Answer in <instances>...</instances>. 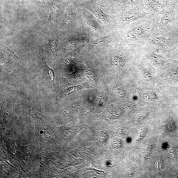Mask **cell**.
Here are the masks:
<instances>
[{
	"label": "cell",
	"instance_id": "6da1fadb",
	"mask_svg": "<svg viewBox=\"0 0 178 178\" xmlns=\"http://www.w3.org/2000/svg\"><path fill=\"white\" fill-rule=\"evenodd\" d=\"M29 114L35 122L36 131L40 137L45 140L52 139V129L50 127L49 118L39 114L33 109H29Z\"/></svg>",
	"mask_w": 178,
	"mask_h": 178
},
{
	"label": "cell",
	"instance_id": "7a4b0ae2",
	"mask_svg": "<svg viewBox=\"0 0 178 178\" xmlns=\"http://www.w3.org/2000/svg\"><path fill=\"white\" fill-rule=\"evenodd\" d=\"M19 93V91L18 90H9L4 95L1 107L2 117L4 121L16 119L14 107Z\"/></svg>",
	"mask_w": 178,
	"mask_h": 178
},
{
	"label": "cell",
	"instance_id": "3957f363",
	"mask_svg": "<svg viewBox=\"0 0 178 178\" xmlns=\"http://www.w3.org/2000/svg\"><path fill=\"white\" fill-rule=\"evenodd\" d=\"M18 57L8 48L1 44V62L3 69L8 73L14 70L17 63Z\"/></svg>",
	"mask_w": 178,
	"mask_h": 178
},
{
	"label": "cell",
	"instance_id": "277c9868",
	"mask_svg": "<svg viewBox=\"0 0 178 178\" xmlns=\"http://www.w3.org/2000/svg\"><path fill=\"white\" fill-rule=\"evenodd\" d=\"M91 87V84L87 83H84L81 84L75 85V86L64 89V90L60 91L58 94L57 96V101H60L67 96L75 91L84 89L90 88Z\"/></svg>",
	"mask_w": 178,
	"mask_h": 178
},
{
	"label": "cell",
	"instance_id": "5b68a950",
	"mask_svg": "<svg viewBox=\"0 0 178 178\" xmlns=\"http://www.w3.org/2000/svg\"><path fill=\"white\" fill-rule=\"evenodd\" d=\"M58 8L56 6L52 4L51 6V12L49 19L48 21V22L47 25L44 29L43 33L44 35H50L53 29L56 14Z\"/></svg>",
	"mask_w": 178,
	"mask_h": 178
},
{
	"label": "cell",
	"instance_id": "8992f818",
	"mask_svg": "<svg viewBox=\"0 0 178 178\" xmlns=\"http://www.w3.org/2000/svg\"><path fill=\"white\" fill-rule=\"evenodd\" d=\"M41 60V63L42 66L45 71L47 77L48 78L49 81L53 85H55V76L54 70L48 66L45 61L43 60V59Z\"/></svg>",
	"mask_w": 178,
	"mask_h": 178
},
{
	"label": "cell",
	"instance_id": "52a82bcc",
	"mask_svg": "<svg viewBox=\"0 0 178 178\" xmlns=\"http://www.w3.org/2000/svg\"><path fill=\"white\" fill-rule=\"evenodd\" d=\"M150 42L153 45L160 47L167 46L169 44L168 40L162 36L154 37L150 40Z\"/></svg>",
	"mask_w": 178,
	"mask_h": 178
},
{
	"label": "cell",
	"instance_id": "ba28073f",
	"mask_svg": "<svg viewBox=\"0 0 178 178\" xmlns=\"http://www.w3.org/2000/svg\"><path fill=\"white\" fill-rule=\"evenodd\" d=\"M91 11L99 20L103 21H107L108 20V16L103 12L101 10L98 8L91 9Z\"/></svg>",
	"mask_w": 178,
	"mask_h": 178
},
{
	"label": "cell",
	"instance_id": "9c48e42d",
	"mask_svg": "<svg viewBox=\"0 0 178 178\" xmlns=\"http://www.w3.org/2000/svg\"><path fill=\"white\" fill-rule=\"evenodd\" d=\"M173 18V14L170 12L166 13L162 17L160 21L161 26L166 25L171 21Z\"/></svg>",
	"mask_w": 178,
	"mask_h": 178
},
{
	"label": "cell",
	"instance_id": "30bf717a",
	"mask_svg": "<svg viewBox=\"0 0 178 178\" xmlns=\"http://www.w3.org/2000/svg\"><path fill=\"white\" fill-rule=\"evenodd\" d=\"M150 57L154 62L156 63H160L164 62V58L156 54H152L150 55Z\"/></svg>",
	"mask_w": 178,
	"mask_h": 178
},
{
	"label": "cell",
	"instance_id": "8fae6325",
	"mask_svg": "<svg viewBox=\"0 0 178 178\" xmlns=\"http://www.w3.org/2000/svg\"><path fill=\"white\" fill-rule=\"evenodd\" d=\"M140 36L131 31V30L126 35L127 38L131 41H134L138 40Z\"/></svg>",
	"mask_w": 178,
	"mask_h": 178
},
{
	"label": "cell",
	"instance_id": "7c38bea8",
	"mask_svg": "<svg viewBox=\"0 0 178 178\" xmlns=\"http://www.w3.org/2000/svg\"><path fill=\"white\" fill-rule=\"evenodd\" d=\"M106 40L105 38H101L95 41L93 43L94 46L96 48L101 47L105 45Z\"/></svg>",
	"mask_w": 178,
	"mask_h": 178
},
{
	"label": "cell",
	"instance_id": "4fadbf2b",
	"mask_svg": "<svg viewBox=\"0 0 178 178\" xmlns=\"http://www.w3.org/2000/svg\"><path fill=\"white\" fill-rule=\"evenodd\" d=\"M131 31L140 36L142 35L144 32V30L142 27H135L134 28L132 29Z\"/></svg>",
	"mask_w": 178,
	"mask_h": 178
},
{
	"label": "cell",
	"instance_id": "5bb4252c",
	"mask_svg": "<svg viewBox=\"0 0 178 178\" xmlns=\"http://www.w3.org/2000/svg\"><path fill=\"white\" fill-rule=\"evenodd\" d=\"M113 60L114 63L116 65H122L124 63V60L121 57H115Z\"/></svg>",
	"mask_w": 178,
	"mask_h": 178
},
{
	"label": "cell",
	"instance_id": "9a60e30c",
	"mask_svg": "<svg viewBox=\"0 0 178 178\" xmlns=\"http://www.w3.org/2000/svg\"><path fill=\"white\" fill-rule=\"evenodd\" d=\"M36 1L40 4L42 5H44V0H36Z\"/></svg>",
	"mask_w": 178,
	"mask_h": 178
}]
</instances>
